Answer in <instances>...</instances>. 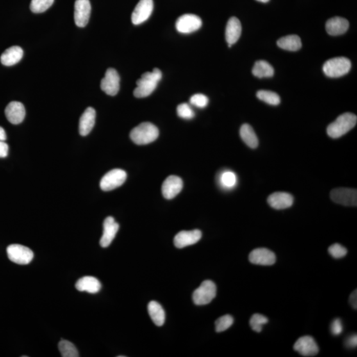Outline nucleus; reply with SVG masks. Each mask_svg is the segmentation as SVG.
I'll use <instances>...</instances> for the list:
<instances>
[{
  "instance_id": "1",
  "label": "nucleus",
  "mask_w": 357,
  "mask_h": 357,
  "mask_svg": "<svg viewBox=\"0 0 357 357\" xmlns=\"http://www.w3.org/2000/svg\"><path fill=\"white\" fill-rule=\"evenodd\" d=\"M161 78L162 73L158 68H154L152 72L144 73L136 81L137 87L134 91V95L137 98H144L149 96L156 90Z\"/></svg>"
},
{
  "instance_id": "2",
  "label": "nucleus",
  "mask_w": 357,
  "mask_h": 357,
  "mask_svg": "<svg viewBox=\"0 0 357 357\" xmlns=\"http://www.w3.org/2000/svg\"><path fill=\"white\" fill-rule=\"evenodd\" d=\"M356 122V115L351 113H343L327 127V135L332 138L342 137L353 129Z\"/></svg>"
},
{
  "instance_id": "3",
  "label": "nucleus",
  "mask_w": 357,
  "mask_h": 357,
  "mask_svg": "<svg viewBox=\"0 0 357 357\" xmlns=\"http://www.w3.org/2000/svg\"><path fill=\"white\" fill-rule=\"evenodd\" d=\"M159 130L155 125L150 122H143L132 130L130 137L135 144L145 145L150 144L158 138Z\"/></svg>"
},
{
  "instance_id": "4",
  "label": "nucleus",
  "mask_w": 357,
  "mask_h": 357,
  "mask_svg": "<svg viewBox=\"0 0 357 357\" xmlns=\"http://www.w3.org/2000/svg\"><path fill=\"white\" fill-rule=\"evenodd\" d=\"M351 63L345 57H337L327 60L323 66V71L329 78H339L348 74L351 70Z\"/></svg>"
},
{
  "instance_id": "5",
  "label": "nucleus",
  "mask_w": 357,
  "mask_h": 357,
  "mask_svg": "<svg viewBox=\"0 0 357 357\" xmlns=\"http://www.w3.org/2000/svg\"><path fill=\"white\" fill-rule=\"evenodd\" d=\"M217 295V286L210 280L202 282L193 294V300L197 306L206 305L211 303Z\"/></svg>"
},
{
  "instance_id": "6",
  "label": "nucleus",
  "mask_w": 357,
  "mask_h": 357,
  "mask_svg": "<svg viewBox=\"0 0 357 357\" xmlns=\"http://www.w3.org/2000/svg\"><path fill=\"white\" fill-rule=\"evenodd\" d=\"M8 258L19 265H27L34 258L33 252L29 247L19 244L9 245L7 248Z\"/></svg>"
},
{
  "instance_id": "7",
  "label": "nucleus",
  "mask_w": 357,
  "mask_h": 357,
  "mask_svg": "<svg viewBox=\"0 0 357 357\" xmlns=\"http://www.w3.org/2000/svg\"><path fill=\"white\" fill-rule=\"evenodd\" d=\"M127 173L124 170L115 169L107 173L100 181V187L104 192H109L121 186L126 181Z\"/></svg>"
},
{
  "instance_id": "8",
  "label": "nucleus",
  "mask_w": 357,
  "mask_h": 357,
  "mask_svg": "<svg viewBox=\"0 0 357 357\" xmlns=\"http://www.w3.org/2000/svg\"><path fill=\"white\" fill-rule=\"evenodd\" d=\"M330 197L337 204L347 206L357 205V191L354 188H334L330 193Z\"/></svg>"
},
{
  "instance_id": "9",
  "label": "nucleus",
  "mask_w": 357,
  "mask_h": 357,
  "mask_svg": "<svg viewBox=\"0 0 357 357\" xmlns=\"http://www.w3.org/2000/svg\"><path fill=\"white\" fill-rule=\"evenodd\" d=\"M202 24V20L199 16L194 14H185L177 19L176 27L179 33L188 34L199 30Z\"/></svg>"
},
{
  "instance_id": "10",
  "label": "nucleus",
  "mask_w": 357,
  "mask_h": 357,
  "mask_svg": "<svg viewBox=\"0 0 357 357\" xmlns=\"http://www.w3.org/2000/svg\"><path fill=\"white\" fill-rule=\"evenodd\" d=\"M101 88L106 94L115 96L119 92L120 89V77L117 70L109 68L102 79Z\"/></svg>"
},
{
  "instance_id": "11",
  "label": "nucleus",
  "mask_w": 357,
  "mask_h": 357,
  "mask_svg": "<svg viewBox=\"0 0 357 357\" xmlns=\"http://www.w3.org/2000/svg\"><path fill=\"white\" fill-rule=\"evenodd\" d=\"M153 10V0H140L132 14V22L136 26L143 24L149 19Z\"/></svg>"
},
{
  "instance_id": "12",
  "label": "nucleus",
  "mask_w": 357,
  "mask_h": 357,
  "mask_svg": "<svg viewBox=\"0 0 357 357\" xmlns=\"http://www.w3.org/2000/svg\"><path fill=\"white\" fill-rule=\"evenodd\" d=\"M74 8V21L76 26L79 27L87 26L92 11L90 0H76Z\"/></svg>"
},
{
  "instance_id": "13",
  "label": "nucleus",
  "mask_w": 357,
  "mask_h": 357,
  "mask_svg": "<svg viewBox=\"0 0 357 357\" xmlns=\"http://www.w3.org/2000/svg\"><path fill=\"white\" fill-rule=\"evenodd\" d=\"M294 349L304 356H314L319 352V347L314 339L308 335L299 338L295 343Z\"/></svg>"
},
{
  "instance_id": "14",
  "label": "nucleus",
  "mask_w": 357,
  "mask_h": 357,
  "mask_svg": "<svg viewBox=\"0 0 357 357\" xmlns=\"http://www.w3.org/2000/svg\"><path fill=\"white\" fill-rule=\"evenodd\" d=\"M249 260L252 264L270 266L276 262V256L269 249L257 248L250 253Z\"/></svg>"
},
{
  "instance_id": "15",
  "label": "nucleus",
  "mask_w": 357,
  "mask_h": 357,
  "mask_svg": "<svg viewBox=\"0 0 357 357\" xmlns=\"http://www.w3.org/2000/svg\"><path fill=\"white\" fill-rule=\"evenodd\" d=\"M202 238L201 232L199 229L191 231H181L174 238V245L177 248L181 249L188 245H194Z\"/></svg>"
},
{
  "instance_id": "16",
  "label": "nucleus",
  "mask_w": 357,
  "mask_h": 357,
  "mask_svg": "<svg viewBox=\"0 0 357 357\" xmlns=\"http://www.w3.org/2000/svg\"><path fill=\"white\" fill-rule=\"evenodd\" d=\"M183 181L180 177L176 176L168 177L163 183L162 194L166 199H172L176 197L183 188Z\"/></svg>"
},
{
  "instance_id": "17",
  "label": "nucleus",
  "mask_w": 357,
  "mask_h": 357,
  "mask_svg": "<svg viewBox=\"0 0 357 357\" xmlns=\"http://www.w3.org/2000/svg\"><path fill=\"white\" fill-rule=\"evenodd\" d=\"M119 229V225L115 222L114 218L112 217L106 218L103 222V236L100 240V245L102 247H108L111 245Z\"/></svg>"
},
{
  "instance_id": "18",
  "label": "nucleus",
  "mask_w": 357,
  "mask_h": 357,
  "mask_svg": "<svg viewBox=\"0 0 357 357\" xmlns=\"http://www.w3.org/2000/svg\"><path fill=\"white\" fill-rule=\"evenodd\" d=\"M5 114L11 124H20L24 121L26 117V109L20 102L12 101L6 107Z\"/></svg>"
},
{
  "instance_id": "19",
  "label": "nucleus",
  "mask_w": 357,
  "mask_h": 357,
  "mask_svg": "<svg viewBox=\"0 0 357 357\" xmlns=\"http://www.w3.org/2000/svg\"><path fill=\"white\" fill-rule=\"evenodd\" d=\"M267 202L272 208L276 210H283L292 206L294 198L288 193L276 192L269 195Z\"/></svg>"
},
{
  "instance_id": "20",
  "label": "nucleus",
  "mask_w": 357,
  "mask_h": 357,
  "mask_svg": "<svg viewBox=\"0 0 357 357\" xmlns=\"http://www.w3.org/2000/svg\"><path fill=\"white\" fill-rule=\"evenodd\" d=\"M96 112L92 108H88L81 116L79 122V132L80 135L85 136L89 135L94 127Z\"/></svg>"
},
{
  "instance_id": "21",
  "label": "nucleus",
  "mask_w": 357,
  "mask_h": 357,
  "mask_svg": "<svg viewBox=\"0 0 357 357\" xmlns=\"http://www.w3.org/2000/svg\"><path fill=\"white\" fill-rule=\"evenodd\" d=\"M242 34V25L240 20L235 17H231L227 23L226 28V40L228 47L235 44Z\"/></svg>"
},
{
  "instance_id": "22",
  "label": "nucleus",
  "mask_w": 357,
  "mask_h": 357,
  "mask_svg": "<svg viewBox=\"0 0 357 357\" xmlns=\"http://www.w3.org/2000/svg\"><path fill=\"white\" fill-rule=\"evenodd\" d=\"M349 23L345 18L335 17L327 22L326 29L329 35L338 36L343 35L349 29Z\"/></svg>"
},
{
  "instance_id": "23",
  "label": "nucleus",
  "mask_w": 357,
  "mask_h": 357,
  "mask_svg": "<svg viewBox=\"0 0 357 357\" xmlns=\"http://www.w3.org/2000/svg\"><path fill=\"white\" fill-rule=\"evenodd\" d=\"M77 290L81 292H87L91 294H95L99 292L101 288V284L95 277L87 276L79 279L76 284Z\"/></svg>"
},
{
  "instance_id": "24",
  "label": "nucleus",
  "mask_w": 357,
  "mask_h": 357,
  "mask_svg": "<svg viewBox=\"0 0 357 357\" xmlns=\"http://www.w3.org/2000/svg\"><path fill=\"white\" fill-rule=\"evenodd\" d=\"M24 56V51L21 47L13 46L7 49L1 56V62L6 67L16 65Z\"/></svg>"
},
{
  "instance_id": "25",
  "label": "nucleus",
  "mask_w": 357,
  "mask_h": 357,
  "mask_svg": "<svg viewBox=\"0 0 357 357\" xmlns=\"http://www.w3.org/2000/svg\"><path fill=\"white\" fill-rule=\"evenodd\" d=\"M149 315L157 326H162L165 320V311L158 302L151 301L148 306Z\"/></svg>"
},
{
  "instance_id": "26",
  "label": "nucleus",
  "mask_w": 357,
  "mask_h": 357,
  "mask_svg": "<svg viewBox=\"0 0 357 357\" xmlns=\"http://www.w3.org/2000/svg\"><path fill=\"white\" fill-rule=\"evenodd\" d=\"M240 134L245 144L252 149H256L258 146L259 140L254 130L248 124H243L241 127Z\"/></svg>"
},
{
  "instance_id": "27",
  "label": "nucleus",
  "mask_w": 357,
  "mask_h": 357,
  "mask_svg": "<svg viewBox=\"0 0 357 357\" xmlns=\"http://www.w3.org/2000/svg\"><path fill=\"white\" fill-rule=\"evenodd\" d=\"M277 45L286 51H297L301 49L302 42L299 36L290 35L280 38L277 41Z\"/></svg>"
},
{
  "instance_id": "28",
  "label": "nucleus",
  "mask_w": 357,
  "mask_h": 357,
  "mask_svg": "<svg viewBox=\"0 0 357 357\" xmlns=\"http://www.w3.org/2000/svg\"><path fill=\"white\" fill-rule=\"evenodd\" d=\"M274 68L267 61L259 60L255 63L252 73L259 78H270L274 75Z\"/></svg>"
},
{
  "instance_id": "29",
  "label": "nucleus",
  "mask_w": 357,
  "mask_h": 357,
  "mask_svg": "<svg viewBox=\"0 0 357 357\" xmlns=\"http://www.w3.org/2000/svg\"><path fill=\"white\" fill-rule=\"evenodd\" d=\"M257 97L261 101L270 104V106H278L281 103V98L277 93L270 91L260 90L257 93Z\"/></svg>"
},
{
  "instance_id": "30",
  "label": "nucleus",
  "mask_w": 357,
  "mask_h": 357,
  "mask_svg": "<svg viewBox=\"0 0 357 357\" xmlns=\"http://www.w3.org/2000/svg\"><path fill=\"white\" fill-rule=\"evenodd\" d=\"M58 349L62 357H78L79 352L71 342L62 340L58 344Z\"/></svg>"
},
{
  "instance_id": "31",
  "label": "nucleus",
  "mask_w": 357,
  "mask_h": 357,
  "mask_svg": "<svg viewBox=\"0 0 357 357\" xmlns=\"http://www.w3.org/2000/svg\"><path fill=\"white\" fill-rule=\"evenodd\" d=\"M54 0H31L30 9L32 12L40 13L45 12L51 8Z\"/></svg>"
},
{
  "instance_id": "32",
  "label": "nucleus",
  "mask_w": 357,
  "mask_h": 357,
  "mask_svg": "<svg viewBox=\"0 0 357 357\" xmlns=\"http://www.w3.org/2000/svg\"><path fill=\"white\" fill-rule=\"evenodd\" d=\"M269 320L265 316L259 313H255L249 320V325L254 331L260 333L262 331L263 326L267 324Z\"/></svg>"
},
{
  "instance_id": "33",
  "label": "nucleus",
  "mask_w": 357,
  "mask_h": 357,
  "mask_svg": "<svg viewBox=\"0 0 357 357\" xmlns=\"http://www.w3.org/2000/svg\"><path fill=\"white\" fill-rule=\"evenodd\" d=\"M220 183L223 187L226 188H232L236 185L237 183V177L234 172L226 171L223 172L220 177Z\"/></svg>"
},
{
  "instance_id": "34",
  "label": "nucleus",
  "mask_w": 357,
  "mask_h": 357,
  "mask_svg": "<svg viewBox=\"0 0 357 357\" xmlns=\"http://www.w3.org/2000/svg\"><path fill=\"white\" fill-rule=\"evenodd\" d=\"M234 324V318L230 315H225L218 318L215 322L216 331L218 333L229 329Z\"/></svg>"
},
{
  "instance_id": "35",
  "label": "nucleus",
  "mask_w": 357,
  "mask_h": 357,
  "mask_svg": "<svg viewBox=\"0 0 357 357\" xmlns=\"http://www.w3.org/2000/svg\"><path fill=\"white\" fill-rule=\"evenodd\" d=\"M177 115L184 119H192L195 117V112L192 107L187 103H181L177 107Z\"/></svg>"
},
{
  "instance_id": "36",
  "label": "nucleus",
  "mask_w": 357,
  "mask_h": 357,
  "mask_svg": "<svg viewBox=\"0 0 357 357\" xmlns=\"http://www.w3.org/2000/svg\"><path fill=\"white\" fill-rule=\"evenodd\" d=\"M328 252L333 258L341 259L346 256L347 249L340 243H334L329 247Z\"/></svg>"
},
{
  "instance_id": "37",
  "label": "nucleus",
  "mask_w": 357,
  "mask_h": 357,
  "mask_svg": "<svg viewBox=\"0 0 357 357\" xmlns=\"http://www.w3.org/2000/svg\"><path fill=\"white\" fill-rule=\"evenodd\" d=\"M190 103L198 108H204L208 106V98L206 95L198 93L191 97Z\"/></svg>"
},
{
  "instance_id": "38",
  "label": "nucleus",
  "mask_w": 357,
  "mask_h": 357,
  "mask_svg": "<svg viewBox=\"0 0 357 357\" xmlns=\"http://www.w3.org/2000/svg\"><path fill=\"white\" fill-rule=\"evenodd\" d=\"M331 331L333 335L338 336L342 333L343 326L342 320L340 319L334 320L331 326Z\"/></svg>"
},
{
  "instance_id": "39",
  "label": "nucleus",
  "mask_w": 357,
  "mask_h": 357,
  "mask_svg": "<svg viewBox=\"0 0 357 357\" xmlns=\"http://www.w3.org/2000/svg\"><path fill=\"white\" fill-rule=\"evenodd\" d=\"M345 345L347 347L351 348V349H353L355 348L357 345V336L356 334L349 336V338L347 339L346 342H345Z\"/></svg>"
},
{
  "instance_id": "40",
  "label": "nucleus",
  "mask_w": 357,
  "mask_h": 357,
  "mask_svg": "<svg viewBox=\"0 0 357 357\" xmlns=\"http://www.w3.org/2000/svg\"><path fill=\"white\" fill-rule=\"evenodd\" d=\"M9 146L4 141L0 140V158H6L8 155Z\"/></svg>"
},
{
  "instance_id": "41",
  "label": "nucleus",
  "mask_w": 357,
  "mask_h": 357,
  "mask_svg": "<svg viewBox=\"0 0 357 357\" xmlns=\"http://www.w3.org/2000/svg\"><path fill=\"white\" fill-rule=\"evenodd\" d=\"M349 303L352 306V308L354 310H356L357 308V292L356 290H354L353 292H352L351 296L349 298Z\"/></svg>"
},
{
  "instance_id": "42",
  "label": "nucleus",
  "mask_w": 357,
  "mask_h": 357,
  "mask_svg": "<svg viewBox=\"0 0 357 357\" xmlns=\"http://www.w3.org/2000/svg\"><path fill=\"white\" fill-rule=\"evenodd\" d=\"M7 138L6 131L2 127H0V140L5 141Z\"/></svg>"
},
{
  "instance_id": "43",
  "label": "nucleus",
  "mask_w": 357,
  "mask_h": 357,
  "mask_svg": "<svg viewBox=\"0 0 357 357\" xmlns=\"http://www.w3.org/2000/svg\"><path fill=\"white\" fill-rule=\"evenodd\" d=\"M256 1L262 2V3H267V2H269V0H256Z\"/></svg>"
}]
</instances>
